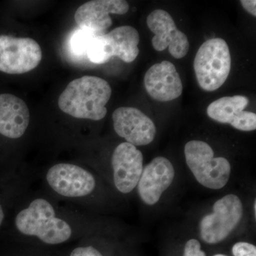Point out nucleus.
<instances>
[{
	"mask_svg": "<svg viewBox=\"0 0 256 256\" xmlns=\"http://www.w3.org/2000/svg\"><path fill=\"white\" fill-rule=\"evenodd\" d=\"M111 94L112 89L106 80L85 76L69 82L58 98V105L76 118L100 120L107 114L106 106Z\"/></svg>",
	"mask_w": 256,
	"mask_h": 256,
	"instance_id": "f257e3e1",
	"label": "nucleus"
},
{
	"mask_svg": "<svg viewBox=\"0 0 256 256\" xmlns=\"http://www.w3.org/2000/svg\"><path fill=\"white\" fill-rule=\"evenodd\" d=\"M15 224L18 232L26 236L38 237L47 244L55 245L68 240L72 230L65 220L56 216L50 202L36 198L16 216Z\"/></svg>",
	"mask_w": 256,
	"mask_h": 256,
	"instance_id": "f03ea898",
	"label": "nucleus"
},
{
	"mask_svg": "<svg viewBox=\"0 0 256 256\" xmlns=\"http://www.w3.org/2000/svg\"><path fill=\"white\" fill-rule=\"evenodd\" d=\"M232 67V57L226 42L214 38L202 44L194 62L198 85L203 90L212 92L223 86Z\"/></svg>",
	"mask_w": 256,
	"mask_h": 256,
	"instance_id": "7ed1b4c3",
	"label": "nucleus"
},
{
	"mask_svg": "<svg viewBox=\"0 0 256 256\" xmlns=\"http://www.w3.org/2000/svg\"><path fill=\"white\" fill-rule=\"evenodd\" d=\"M184 156L188 168L202 186L220 190L228 183L230 164L224 158H214L210 144L201 140H192L184 146Z\"/></svg>",
	"mask_w": 256,
	"mask_h": 256,
	"instance_id": "20e7f679",
	"label": "nucleus"
},
{
	"mask_svg": "<svg viewBox=\"0 0 256 256\" xmlns=\"http://www.w3.org/2000/svg\"><path fill=\"white\" fill-rule=\"evenodd\" d=\"M242 216V202L238 196L228 194L216 202L213 213L200 222V236L204 242L218 244L228 237Z\"/></svg>",
	"mask_w": 256,
	"mask_h": 256,
	"instance_id": "39448f33",
	"label": "nucleus"
},
{
	"mask_svg": "<svg viewBox=\"0 0 256 256\" xmlns=\"http://www.w3.org/2000/svg\"><path fill=\"white\" fill-rule=\"evenodd\" d=\"M42 58L41 47L32 38L0 35V72L28 73L36 68Z\"/></svg>",
	"mask_w": 256,
	"mask_h": 256,
	"instance_id": "423d86ee",
	"label": "nucleus"
},
{
	"mask_svg": "<svg viewBox=\"0 0 256 256\" xmlns=\"http://www.w3.org/2000/svg\"><path fill=\"white\" fill-rule=\"evenodd\" d=\"M146 24L154 34L152 40L154 50L162 52L169 48L170 54L176 60L188 54L190 50L188 36L178 30L169 13L162 10H154L148 15Z\"/></svg>",
	"mask_w": 256,
	"mask_h": 256,
	"instance_id": "0eeeda50",
	"label": "nucleus"
},
{
	"mask_svg": "<svg viewBox=\"0 0 256 256\" xmlns=\"http://www.w3.org/2000/svg\"><path fill=\"white\" fill-rule=\"evenodd\" d=\"M46 180L56 193L66 197L87 196L96 186L95 178L92 173L68 163H60L50 168Z\"/></svg>",
	"mask_w": 256,
	"mask_h": 256,
	"instance_id": "6e6552de",
	"label": "nucleus"
},
{
	"mask_svg": "<svg viewBox=\"0 0 256 256\" xmlns=\"http://www.w3.org/2000/svg\"><path fill=\"white\" fill-rule=\"evenodd\" d=\"M112 118L116 132L132 146H148L156 137L154 122L136 108H118Z\"/></svg>",
	"mask_w": 256,
	"mask_h": 256,
	"instance_id": "1a4fd4ad",
	"label": "nucleus"
},
{
	"mask_svg": "<svg viewBox=\"0 0 256 256\" xmlns=\"http://www.w3.org/2000/svg\"><path fill=\"white\" fill-rule=\"evenodd\" d=\"M114 183L119 192L130 193L137 186L143 171V156L136 146L120 144L112 156Z\"/></svg>",
	"mask_w": 256,
	"mask_h": 256,
	"instance_id": "9d476101",
	"label": "nucleus"
},
{
	"mask_svg": "<svg viewBox=\"0 0 256 256\" xmlns=\"http://www.w3.org/2000/svg\"><path fill=\"white\" fill-rule=\"evenodd\" d=\"M128 10L124 0H94L79 6L74 18L80 28L102 34L112 25L110 14H124Z\"/></svg>",
	"mask_w": 256,
	"mask_h": 256,
	"instance_id": "9b49d317",
	"label": "nucleus"
},
{
	"mask_svg": "<svg viewBox=\"0 0 256 256\" xmlns=\"http://www.w3.org/2000/svg\"><path fill=\"white\" fill-rule=\"evenodd\" d=\"M174 169L169 160L158 156L143 168L138 184V191L146 204H156L174 178Z\"/></svg>",
	"mask_w": 256,
	"mask_h": 256,
	"instance_id": "f8f14e48",
	"label": "nucleus"
},
{
	"mask_svg": "<svg viewBox=\"0 0 256 256\" xmlns=\"http://www.w3.org/2000/svg\"><path fill=\"white\" fill-rule=\"evenodd\" d=\"M248 104L246 96H226L212 102L206 112L210 118L216 122L230 124L238 130L249 132L256 129V114L244 111Z\"/></svg>",
	"mask_w": 256,
	"mask_h": 256,
	"instance_id": "ddd939ff",
	"label": "nucleus"
},
{
	"mask_svg": "<svg viewBox=\"0 0 256 256\" xmlns=\"http://www.w3.org/2000/svg\"><path fill=\"white\" fill-rule=\"evenodd\" d=\"M146 92L153 99L168 102L178 98L183 92V85L174 64L163 60L148 69L144 78Z\"/></svg>",
	"mask_w": 256,
	"mask_h": 256,
	"instance_id": "4468645a",
	"label": "nucleus"
},
{
	"mask_svg": "<svg viewBox=\"0 0 256 256\" xmlns=\"http://www.w3.org/2000/svg\"><path fill=\"white\" fill-rule=\"evenodd\" d=\"M30 114L26 102L16 96L0 94V134L18 139L26 132Z\"/></svg>",
	"mask_w": 256,
	"mask_h": 256,
	"instance_id": "2eb2a0df",
	"label": "nucleus"
},
{
	"mask_svg": "<svg viewBox=\"0 0 256 256\" xmlns=\"http://www.w3.org/2000/svg\"><path fill=\"white\" fill-rule=\"evenodd\" d=\"M112 54L119 57L126 63L134 62L139 54L138 44L140 35L136 28L131 26H122L105 34Z\"/></svg>",
	"mask_w": 256,
	"mask_h": 256,
	"instance_id": "dca6fc26",
	"label": "nucleus"
},
{
	"mask_svg": "<svg viewBox=\"0 0 256 256\" xmlns=\"http://www.w3.org/2000/svg\"><path fill=\"white\" fill-rule=\"evenodd\" d=\"M112 50L106 38L105 34H96L88 47L86 58L94 64H104L112 57Z\"/></svg>",
	"mask_w": 256,
	"mask_h": 256,
	"instance_id": "f3484780",
	"label": "nucleus"
},
{
	"mask_svg": "<svg viewBox=\"0 0 256 256\" xmlns=\"http://www.w3.org/2000/svg\"><path fill=\"white\" fill-rule=\"evenodd\" d=\"M96 34H98L80 28L76 30L69 40L70 52L78 57L86 56L89 44Z\"/></svg>",
	"mask_w": 256,
	"mask_h": 256,
	"instance_id": "a211bd4d",
	"label": "nucleus"
},
{
	"mask_svg": "<svg viewBox=\"0 0 256 256\" xmlns=\"http://www.w3.org/2000/svg\"><path fill=\"white\" fill-rule=\"evenodd\" d=\"M234 256H256V247L246 242H236L232 248Z\"/></svg>",
	"mask_w": 256,
	"mask_h": 256,
	"instance_id": "6ab92c4d",
	"label": "nucleus"
},
{
	"mask_svg": "<svg viewBox=\"0 0 256 256\" xmlns=\"http://www.w3.org/2000/svg\"><path fill=\"white\" fill-rule=\"evenodd\" d=\"M183 256H206L201 249V244L196 239H191L186 242Z\"/></svg>",
	"mask_w": 256,
	"mask_h": 256,
	"instance_id": "aec40b11",
	"label": "nucleus"
},
{
	"mask_svg": "<svg viewBox=\"0 0 256 256\" xmlns=\"http://www.w3.org/2000/svg\"><path fill=\"white\" fill-rule=\"evenodd\" d=\"M70 256H104L97 249L92 246L78 247L74 249Z\"/></svg>",
	"mask_w": 256,
	"mask_h": 256,
	"instance_id": "412c9836",
	"label": "nucleus"
},
{
	"mask_svg": "<svg viewBox=\"0 0 256 256\" xmlns=\"http://www.w3.org/2000/svg\"><path fill=\"white\" fill-rule=\"evenodd\" d=\"M242 8L254 16H256V0H242L240 1Z\"/></svg>",
	"mask_w": 256,
	"mask_h": 256,
	"instance_id": "4be33fe9",
	"label": "nucleus"
},
{
	"mask_svg": "<svg viewBox=\"0 0 256 256\" xmlns=\"http://www.w3.org/2000/svg\"><path fill=\"white\" fill-rule=\"evenodd\" d=\"M4 218V210H3L2 206L0 204V226H1L2 224L3 220Z\"/></svg>",
	"mask_w": 256,
	"mask_h": 256,
	"instance_id": "5701e85b",
	"label": "nucleus"
},
{
	"mask_svg": "<svg viewBox=\"0 0 256 256\" xmlns=\"http://www.w3.org/2000/svg\"><path fill=\"white\" fill-rule=\"evenodd\" d=\"M254 212H255V216L256 214V202L255 201V203H254Z\"/></svg>",
	"mask_w": 256,
	"mask_h": 256,
	"instance_id": "b1692460",
	"label": "nucleus"
},
{
	"mask_svg": "<svg viewBox=\"0 0 256 256\" xmlns=\"http://www.w3.org/2000/svg\"><path fill=\"white\" fill-rule=\"evenodd\" d=\"M214 256H226L223 255V254H216V255H215Z\"/></svg>",
	"mask_w": 256,
	"mask_h": 256,
	"instance_id": "393cba45",
	"label": "nucleus"
}]
</instances>
